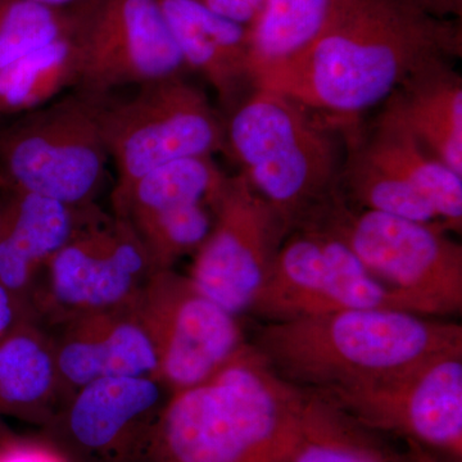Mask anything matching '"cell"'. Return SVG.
I'll return each instance as SVG.
<instances>
[{
    "label": "cell",
    "mask_w": 462,
    "mask_h": 462,
    "mask_svg": "<svg viewBox=\"0 0 462 462\" xmlns=\"http://www.w3.org/2000/svg\"><path fill=\"white\" fill-rule=\"evenodd\" d=\"M461 53L456 18L433 16L411 0H331L315 41L258 72L254 89L282 94L345 121Z\"/></svg>",
    "instance_id": "obj_1"
},
{
    "label": "cell",
    "mask_w": 462,
    "mask_h": 462,
    "mask_svg": "<svg viewBox=\"0 0 462 462\" xmlns=\"http://www.w3.org/2000/svg\"><path fill=\"white\" fill-rule=\"evenodd\" d=\"M310 392L245 343L205 382L170 397L148 462H279L300 437Z\"/></svg>",
    "instance_id": "obj_2"
},
{
    "label": "cell",
    "mask_w": 462,
    "mask_h": 462,
    "mask_svg": "<svg viewBox=\"0 0 462 462\" xmlns=\"http://www.w3.org/2000/svg\"><path fill=\"white\" fill-rule=\"evenodd\" d=\"M251 345L282 378L321 392L379 379L462 348V327L402 310H340L264 322Z\"/></svg>",
    "instance_id": "obj_3"
},
{
    "label": "cell",
    "mask_w": 462,
    "mask_h": 462,
    "mask_svg": "<svg viewBox=\"0 0 462 462\" xmlns=\"http://www.w3.org/2000/svg\"><path fill=\"white\" fill-rule=\"evenodd\" d=\"M296 100L252 89L226 123L242 175L291 229L339 194L343 161L327 126Z\"/></svg>",
    "instance_id": "obj_4"
},
{
    "label": "cell",
    "mask_w": 462,
    "mask_h": 462,
    "mask_svg": "<svg viewBox=\"0 0 462 462\" xmlns=\"http://www.w3.org/2000/svg\"><path fill=\"white\" fill-rule=\"evenodd\" d=\"M303 225L342 240L365 269L402 298L413 314H460L462 247L442 227L360 208L339 194L298 226Z\"/></svg>",
    "instance_id": "obj_5"
},
{
    "label": "cell",
    "mask_w": 462,
    "mask_h": 462,
    "mask_svg": "<svg viewBox=\"0 0 462 462\" xmlns=\"http://www.w3.org/2000/svg\"><path fill=\"white\" fill-rule=\"evenodd\" d=\"M71 93L0 124V188L74 207L96 205L109 161L102 100Z\"/></svg>",
    "instance_id": "obj_6"
},
{
    "label": "cell",
    "mask_w": 462,
    "mask_h": 462,
    "mask_svg": "<svg viewBox=\"0 0 462 462\" xmlns=\"http://www.w3.org/2000/svg\"><path fill=\"white\" fill-rule=\"evenodd\" d=\"M125 99L103 97V136L117 169L112 205L145 173L180 158L212 156L226 145V124L182 75L141 85Z\"/></svg>",
    "instance_id": "obj_7"
},
{
    "label": "cell",
    "mask_w": 462,
    "mask_h": 462,
    "mask_svg": "<svg viewBox=\"0 0 462 462\" xmlns=\"http://www.w3.org/2000/svg\"><path fill=\"white\" fill-rule=\"evenodd\" d=\"M153 273L132 225L98 209L42 267L30 306L36 320L58 325L123 309L138 300Z\"/></svg>",
    "instance_id": "obj_8"
},
{
    "label": "cell",
    "mask_w": 462,
    "mask_h": 462,
    "mask_svg": "<svg viewBox=\"0 0 462 462\" xmlns=\"http://www.w3.org/2000/svg\"><path fill=\"white\" fill-rule=\"evenodd\" d=\"M314 393L370 430L462 461V348L379 379Z\"/></svg>",
    "instance_id": "obj_9"
},
{
    "label": "cell",
    "mask_w": 462,
    "mask_h": 462,
    "mask_svg": "<svg viewBox=\"0 0 462 462\" xmlns=\"http://www.w3.org/2000/svg\"><path fill=\"white\" fill-rule=\"evenodd\" d=\"M351 309L411 312L402 298L365 269L342 240L303 225L282 242L249 314L266 322L284 321Z\"/></svg>",
    "instance_id": "obj_10"
},
{
    "label": "cell",
    "mask_w": 462,
    "mask_h": 462,
    "mask_svg": "<svg viewBox=\"0 0 462 462\" xmlns=\"http://www.w3.org/2000/svg\"><path fill=\"white\" fill-rule=\"evenodd\" d=\"M214 224L194 254L189 278L231 315L251 312L291 229L247 179L227 176L211 206Z\"/></svg>",
    "instance_id": "obj_11"
},
{
    "label": "cell",
    "mask_w": 462,
    "mask_h": 462,
    "mask_svg": "<svg viewBox=\"0 0 462 462\" xmlns=\"http://www.w3.org/2000/svg\"><path fill=\"white\" fill-rule=\"evenodd\" d=\"M72 14L79 53L75 89L109 96L187 69L157 0H83Z\"/></svg>",
    "instance_id": "obj_12"
},
{
    "label": "cell",
    "mask_w": 462,
    "mask_h": 462,
    "mask_svg": "<svg viewBox=\"0 0 462 462\" xmlns=\"http://www.w3.org/2000/svg\"><path fill=\"white\" fill-rule=\"evenodd\" d=\"M157 358V379L171 393L214 375L247 343L238 318L188 275L154 273L134 303Z\"/></svg>",
    "instance_id": "obj_13"
},
{
    "label": "cell",
    "mask_w": 462,
    "mask_h": 462,
    "mask_svg": "<svg viewBox=\"0 0 462 462\" xmlns=\"http://www.w3.org/2000/svg\"><path fill=\"white\" fill-rule=\"evenodd\" d=\"M171 394L154 376L97 380L63 403L45 440L69 462H148Z\"/></svg>",
    "instance_id": "obj_14"
},
{
    "label": "cell",
    "mask_w": 462,
    "mask_h": 462,
    "mask_svg": "<svg viewBox=\"0 0 462 462\" xmlns=\"http://www.w3.org/2000/svg\"><path fill=\"white\" fill-rule=\"evenodd\" d=\"M134 303L78 316L60 324L62 329L51 337L65 402L78 389L97 380L157 378L153 345Z\"/></svg>",
    "instance_id": "obj_15"
},
{
    "label": "cell",
    "mask_w": 462,
    "mask_h": 462,
    "mask_svg": "<svg viewBox=\"0 0 462 462\" xmlns=\"http://www.w3.org/2000/svg\"><path fill=\"white\" fill-rule=\"evenodd\" d=\"M97 211L0 188V284L30 306L42 267Z\"/></svg>",
    "instance_id": "obj_16"
},
{
    "label": "cell",
    "mask_w": 462,
    "mask_h": 462,
    "mask_svg": "<svg viewBox=\"0 0 462 462\" xmlns=\"http://www.w3.org/2000/svg\"><path fill=\"white\" fill-rule=\"evenodd\" d=\"M184 62L211 85L226 108L252 87L248 26L194 0H157Z\"/></svg>",
    "instance_id": "obj_17"
},
{
    "label": "cell",
    "mask_w": 462,
    "mask_h": 462,
    "mask_svg": "<svg viewBox=\"0 0 462 462\" xmlns=\"http://www.w3.org/2000/svg\"><path fill=\"white\" fill-rule=\"evenodd\" d=\"M383 105L379 123L409 134L462 175V80L451 63L416 75Z\"/></svg>",
    "instance_id": "obj_18"
},
{
    "label": "cell",
    "mask_w": 462,
    "mask_h": 462,
    "mask_svg": "<svg viewBox=\"0 0 462 462\" xmlns=\"http://www.w3.org/2000/svg\"><path fill=\"white\" fill-rule=\"evenodd\" d=\"M63 403L53 338L35 319L21 322L0 340V420L17 419L44 430Z\"/></svg>",
    "instance_id": "obj_19"
},
{
    "label": "cell",
    "mask_w": 462,
    "mask_h": 462,
    "mask_svg": "<svg viewBox=\"0 0 462 462\" xmlns=\"http://www.w3.org/2000/svg\"><path fill=\"white\" fill-rule=\"evenodd\" d=\"M348 143L374 165L424 197L448 233L461 234L462 175L431 156L409 134L379 121L366 142Z\"/></svg>",
    "instance_id": "obj_20"
},
{
    "label": "cell",
    "mask_w": 462,
    "mask_h": 462,
    "mask_svg": "<svg viewBox=\"0 0 462 462\" xmlns=\"http://www.w3.org/2000/svg\"><path fill=\"white\" fill-rule=\"evenodd\" d=\"M279 462H407V457L384 434L310 392L297 443Z\"/></svg>",
    "instance_id": "obj_21"
},
{
    "label": "cell",
    "mask_w": 462,
    "mask_h": 462,
    "mask_svg": "<svg viewBox=\"0 0 462 462\" xmlns=\"http://www.w3.org/2000/svg\"><path fill=\"white\" fill-rule=\"evenodd\" d=\"M227 176L212 156L180 158L145 173L114 206L115 216L132 223L176 207L212 206Z\"/></svg>",
    "instance_id": "obj_22"
},
{
    "label": "cell",
    "mask_w": 462,
    "mask_h": 462,
    "mask_svg": "<svg viewBox=\"0 0 462 462\" xmlns=\"http://www.w3.org/2000/svg\"><path fill=\"white\" fill-rule=\"evenodd\" d=\"M79 53L74 35L33 51L0 71V117L23 115L75 89Z\"/></svg>",
    "instance_id": "obj_23"
},
{
    "label": "cell",
    "mask_w": 462,
    "mask_h": 462,
    "mask_svg": "<svg viewBox=\"0 0 462 462\" xmlns=\"http://www.w3.org/2000/svg\"><path fill=\"white\" fill-rule=\"evenodd\" d=\"M331 0H264L248 25L252 87L258 72L291 60L320 32Z\"/></svg>",
    "instance_id": "obj_24"
},
{
    "label": "cell",
    "mask_w": 462,
    "mask_h": 462,
    "mask_svg": "<svg viewBox=\"0 0 462 462\" xmlns=\"http://www.w3.org/2000/svg\"><path fill=\"white\" fill-rule=\"evenodd\" d=\"M147 252L153 273L171 270L176 261L196 254L214 224L208 203L176 207L129 223Z\"/></svg>",
    "instance_id": "obj_25"
},
{
    "label": "cell",
    "mask_w": 462,
    "mask_h": 462,
    "mask_svg": "<svg viewBox=\"0 0 462 462\" xmlns=\"http://www.w3.org/2000/svg\"><path fill=\"white\" fill-rule=\"evenodd\" d=\"M72 32V11L26 0H0V71Z\"/></svg>",
    "instance_id": "obj_26"
},
{
    "label": "cell",
    "mask_w": 462,
    "mask_h": 462,
    "mask_svg": "<svg viewBox=\"0 0 462 462\" xmlns=\"http://www.w3.org/2000/svg\"><path fill=\"white\" fill-rule=\"evenodd\" d=\"M0 462H69L47 440H0Z\"/></svg>",
    "instance_id": "obj_27"
},
{
    "label": "cell",
    "mask_w": 462,
    "mask_h": 462,
    "mask_svg": "<svg viewBox=\"0 0 462 462\" xmlns=\"http://www.w3.org/2000/svg\"><path fill=\"white\" fill-rule=\"evenodd\" d=\"M30 319L36 320L32 307L0 284V340Z\"/></svg>",
    "instance_id": "obj_28"
},
{
    "label": "cell",
    "mask_w": 462,
    "mask_h": 462,
    "mask_svg": "<svg viewBox=\"0 0 462 462\" xmlns=\"http://www.w3.org/2000/svg\"><path fill=\"white\" fill-rule=\"evenodd\" d=\"M209 11L231 21L249 25L263 7L264 0H194Z\"/></svg>",
    "instance_id": "obj_29"
},
{
    "label": "cell",
    "mask_w": 462,
    "mask_h": 462,
    "mask_svg": "<svg viewBox=\"0 0 462 462\" xmlns=\"http://www.w3.org/2000/svg\"><path fill=\"white\" fill-rule=\"evenodd\" d=\"M416 5L433 16L442 18L461 17L462 0H411Z\"/></svg>",
    "instance_id": "obj_30"
},
{
    "label": "cell",
    "mask_w": 462,
    "mask_h": 462,
    "mask_svg": "<svg viewBox=\"0 0 462 462\" xmlns=\"http://www.w3.org/2000/svg\"><path fill=\"white\" fill-rule=\"evenodd\" d=\"M404 452H406L407 462H462L412 442V440H406Z\"/></svg>",
    "instance_id": "obj_31"
},
{
    "label": "cell",
    "mask_w": 462,
    "mask_h": 462,
    "mask_svg": "<svg viewBox=\"0 0 462 462\" xmlns=\"http://www.w3.org/2000/svg\"><path fill=\"white\" fill-rule=\"evenodd\" d=\"M26 2L44 5V7L62 9V11H72V9L80 5V3L83 2V0H26Z\"/></svg>",
    "instance_id": "obj_32"
},
{
    "label": "cell",
    "mask_w": 462,
    "mask_h": 462,
    "mask_svg": "<svg viewBox=\"0 0 462 462\" xmlns=\"http://www.w3.org/2000/svg\"><path fill=\"white\" fill-rule=\"evenodd\" d=\"M2 120H3V118H2V117H0V124H2V123H3V121H2Z\"/></svg>",
    "instance_id": "obj_33"
}]
</instances>
